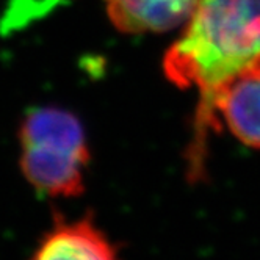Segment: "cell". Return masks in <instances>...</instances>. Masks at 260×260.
Returning <instances> with one entry per match:
<instances>
[{
  "mask_svg": "<svg viewBox=\"0 0 260 260\" xmlns=\"http://www.w3.org/2000/svg\"><path fill=\"white\" fill-rule=\"evenodd\" d=\"M260 69V0H198L182 35L165 53L163 71L173 85L199 96L194 144L199 166L218 92L245 72Z\"/></svg>",
  "mask_w": 260,
  "mask_h": 260,
  "instance_id": "1",
  "label": "cell"
},
{
  "mask_svg": "<svg viewBox=\"0 0 260 260\" xmlns=\"http://www.w3.org/2000/svg\"><path fill=\"white\" fill-rule=\"evenodd\" d=\"M21 170L30 185L49 196L83 193L89 149L82 122L57 107L30 110L19 127Z\"/></svg>",
  "mask_w": 260,
  "mask_h": 260,
  "instance_id": "2",
  "label": "cell"
},
{
  "mask_svg": "<svg viewBox=\"0 0 260 260\" xmlns=\"http://www.w3.org/2000/svg\"><path fill=\"white\" fill-rule=\"evenodd\" d=\"M212 115L215 128L221 119L238 141L260 149V69L241 74L222 88Z\"/></svg>",
  "mask_w": 260,
  "mask_h": 260,
  "instance_id": "3",
  "label": "cell"
},
{
  "mask_svg": "<svg viewBox=\"0 0 260 260\" xmlns=\"http://www.w3.org/2000/svg\"><path fill=\"white\" fill-rule=\"evenodd\" d=\"M107 14L119 31L128 35L165 33L183 25L198 0H104Z\"/></svg>",
  "mask_w": 260,
  "mask_h": 260,
  "instance_id": "4",
  "label": "cell"
},
{
  "mask_svg": "<svg viewBox=\"0 0 260 260\" xmlns=\"http://www.w3.org/2000/svg\"><path fill=\"white\" fill-rule=\"evenodd\" d=\"M116 257V248L110 243L89 216L79 221H60L40 241L33 258H98L108 260Z\"/></svg>",
  "mask_w": 260,
  "mask_h": 260,
  "instance_id": "5",
  "label": "cell"
}]
</instances>
